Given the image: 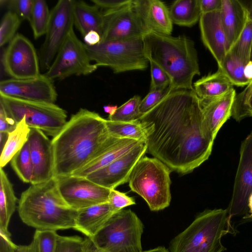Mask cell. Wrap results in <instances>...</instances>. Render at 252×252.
Returning <instances> with one entry per match:
<instances>
[{"instance_id":"obj_1","label":"cell","mask_w":252,"mask_h":252,"mask_svg":"<svg viewBox=\"0 0 252 252\" xmlns=\"http://www.w3.org/2000/svg\"><path fill=\"white\" fill-rule=\"evenodd\" d=\"M139 120L146 135L147 152L171 171L190 173L212 153L214 142L206 135L193 90L170 92Z\"/></svg>"},{"instance_id":"obj_2","label":"cell","mask_w":252,"mask_h":252,"mask_svg":"<svg viewBox=\"0 0 252 252\" xmlns=\"http://www.w3.org/2000/svg\"><path fill=\"white\" fill-rule=\"evenodd\" d=\"M121 139L109 133L106 119L81 108L51 140L54 177L72 175Z\"/></svg>"},{"instance_id":"obj_3","label":"cell","mask_w":252,"mask_h":252,"mask_svg":"<svg viewBox=\"0 0 252 252\" xmlns=\"http://www.w3.org/2000/svg\"><path fill=\"white\" fill-rule=\"evenodd\" d=\"M142 40L146 57L169 76L171 91L193 90V79L200 72L197 51L191 39L185 35L173 37L149 32L143 36Z\"/></svg>"},{"instance_id":"obj_4","label":"cell","mask_w":252,"mask_h":252,"mask_svg":"<svg viewBox=\"0 0 252 252\" xmlns=\"http://www.w3.org/2000/svg\"><path fill=\"white\" fill-rule=\"evenodd\" d=\"M20 218L27 225L38 230L57 231L73 229L77 211L62 197L54 177L32 185L24 191L18 202Z\"/></svg>"},{"instance_id":"obj_5","label":"cell","mask_w":252,"mask_h":252,"mask_svg":"<svg viewBox=\"0 0 252 252\" xmlns=\"http://www.w3.org/2000/svg\"><path fill=\"white\" fill-rule=\"evenodd\" d=\"M227 209L206 210L171 241L170 252H223L222 237L235 234Z\"/></svg>"},{"instance_id":"obj_6","label":"cell","mask_w":252,"mask_h":252,"mask_svg":"<svg viewBox=\"0 0 252 252\" xmlns=\"http://www.w3.org/2000/svg\"><path fill=\"white\" fill-rule=\"evenodd\" d=\"M171 171L159 159L143 156L129 175V187L146 202L150 210L164 209L169 206L171 200Z\"/></svg>"},{"instance_id":"obj_7","label":"cell","mask_w":252,"mask_h":252,"mask_svg":"<svg viewBox=\"0 0 252 252\" xmlns=\"http://www.w3.org/2000/svg\"><path fill=\"white\" fill-rule=\"evenodd\" d=\"M144 225L130 209L114 213L101 229L91 238L107 252H141Z\"/></svg>"},{"instance_id":"obj_8","label":"cell","mask_w":252,"mask_h":252,"mask_svg":"<svg viewBox=\"0 0 252 252\" xmlns=\"http://www.w3.org/2000/svg\"><path fill=\"white\" fill-rule=\"evenodd\" d=\"M85 46L91 61L97 67H108L115 73L144 70L148 66L142 38L101 41L94 46Z\"/></svg>"},{"instance_id":"obj_9","label":"cell","mask_w":252,"mask_h":252,"mask_svg":"<svg viewBox=\"0 0 252 252\" xmlns=\"http://www.w3.org/2000/svg\"><path fill=\"white\" fill-rule=\"evenodd\" d=\"M0 104L18 124L25 117L30 128L55 137L67 123L66 111L55 103L26 100L0 94Z\"/></svg>"},{"instance_id":"obj_10","label":"cell","mask_w":252,"mask_h":252,"mask_svg":"<svg viewBox=\"0 0 252 252\" xmlns=\"http://www.w3.org/2000/svg\"><path fill=\"white\" fill-rule=\"evenodd\" d=\"M91 62L85 43L78 38L73 29L45 75L52 80L74 75H87L98 67Z\"/></svg>"},{"instance_id":"obj_11","label":"cell","mask_w":252,"mask_h":252,"mask_svg":"<svg viewBox=\"0 0 252 252\" xmlns=\"http://www.w3.org/2000/svg\"><path fill=\"white\" fill-rule=\"evenodd\" d=\"M74 0H60L51 11L45 40L39 54L40 66L48 70L70 32L73 29Z\"/></svg>"},{"instance_id":"obj_12","label":"cell","mask_w":252,"mask_h":252,"mask_svg":"<svg viewBox=\"0 0 252 252\" xmlns=\"http://www.w3.org/2000/svg\"><path fill=\"white\" fill-rule=\"evenodd\" d=\"M2 62L5 71L11 78L25 79L40 75L39 60L34 47L21 34L17 33L9 43Z\"/></svg>"},{"instance_id":"obj_13","label":"cell","mask_w":252,"mask_h":252,"mask_svg":"<svg viewBox=\"0 0 252 252\" xmlns=\"http://www.w3.org/2000/svg\"><path fill=\"white\" fill-rule=\"evenodd\" d=\"M56 178L62 197L74 210L78 211L108 201L111 189L86 177L69 175Z\"/></svg>"},{"instance_id":"obj_14","label":"cell","mask_w":252,"mask_h":252,"mask_svg":"<svg viewBox=\"0 0 252 252\" xmlns=\"http://www.w3.org/2000/svg\"><path fill=\"white\" fill-rule=\"evenodd\" d=\"M252 193V130L241 143L240 159L235 178L231 199L227 210L231 219L248 216V200Z\"/></svg>"},{"instance_id":"obj_15","label":"cell","mask_w":252,"mask_h":252,"mask_svg":"<svg viewBox=\"0 0 252 252\" xmlns=\"http://www.w3.org/2000/svg\"><path fill=\"white\" fill-rule=\"evenodd\" d=\"M104 26L101 41L142 38L147 32L132 1L118 9L103 11Z\"/></svg>"},{"instance_id":"obj_16","label":"cell","mask_w":252,"mask_h":252,"mask_svg":"<svg viewBox=\"0 0 252 252\" xmlns=\"http://www.w3.org/2000/svg\"><path fill=\"white\" fill-rule=\"evenodd\" d=\"M0 94L49 103H54L58 96L53 80L45 74L33 78L2 80L0 82Z\"/></svg>"},{"instance_id":"obj_17","label":"cell","mask_w":252,"mask_h":252,"mask_svg":"<svg viewBox=\"0 0 252 252\" xmlns=\"http://www.w3.org/2000/svg\"><path fill=\"white\" fill-rule=\"evenodd\" d=\"M147 149L146 141H142L126 154L86 177L102 187L110 189H115L118 186L128 182L133 167L144 156Z\"/></svg>"},{"instance_id":"obj_18","label":"cell","mask_w":252,"mask_h":252,"mask_svg":"<svg viewBox=\"0 0 252 252\" xmlns=\"http://www.w3.org/2000/svg\"><path fill=\"white\" fill-rule=\"evenodd\" d=\"M28 140L33 166L32 185L46 182L54 177V157L52 141L40 129L30 128Z\"/></svg>"},{"instance_id":"obj_19","label":"cell","mask_w":252,"mask_h":252,"mask_svg":"<svg viewBox=\"0 0 252 252\" xmlns=\"http://www.w3.org/2000/svg\"><path fill=\"white\" fill-rule=\"evenodd\" d=\"M236 95L234 89L220 97L199 99L203 126L207 138L213 142L222 126L231 117Z\"/></svg>"},{"instance_id":"obj_20","label":"cell","mask_w":252,"mask_h":252,"mask_svg":"<svg viewBox=\"0 0 252 252\" xmlns=\"http://www.w3.org/2000/svg\"><path fill=\"white\" fill-rule=\"evenodd\" d=\"M199 22L202 41L219 65L228 52L220 11L202 14Z\"/></svg>"},{"instance_id":"obj_21","label":"cell","mask_w":252,"mask_h":252,"mask_svg":"<svg viewBox=\"0 0 252 252\" xmlns=\"http://www.w3.org/2000/svg\"><path fill=\"white\" fill-rule=\"evenodd\" d=\"M133 6L147 32L171 35L173 23L168 8L158 0H134Z\"/></svg>"},{"instance_id":"obj_22","label":"cell","mask_w":252,"mask_h":252,"mask_svg":"<svg viewBox=\"0 0 252 252\" xmlns=\"http://www.w3.org/2000/svg\"><path fill=\"white\" fill-rule=\"evenodd\" d=\"M221 2V18L228 52L241 34L249 20L246 9L241 0H222Z\"/></svg>"},{"instance_id":"obj_23","label":"cell","mask_w":252,"mask_h":252,"mask_svg":"<svg viewBox=\"0 0 252 252\" xmlns=\"http://www.w3.org/2000/svg\"><path fill=\"white\" fill-rule=\"evenodd\" d=\"M114 213L108 202L78 210L74 229L92 238Z\"/></svg>"},{"instance_id":"obj_24","label":"cell","mask_w":252,"mask_h":252,"mask_svg":"<svg viewBox=\"0 0 252 252\" xmlns=\"http://www.w3.org/2000/svg\"><path fill=\"white\" fill-rule=\"evenodd\" d=\"M74 25L84 37L92 31L102 37L104 26L103 11L97 6L91 5L83 1L74 0L73 7Z\"/></svg>"},{"instance_id":"obj_25","label":"cell","mask_w":252,"mask_h":252,"mask_svg":"<svg viewBox=\"0 0 252 252\" xmlns=\"http://www.w3.org/2000/svg\"><path fill=\"white\" fill-rule=\"evenodd\" d=\"M141 142L129 139H121L108 150L90 160L71 175L86 177L90 173L107 165L126 154Z\"/></svg>"},{"instance_id":"obj_26","label":"cell","mask_w":252,"mask_h":252,"mask_svg":"<svg viewBox=\"0 0 252 252\" xmlns=\"http://www.w3.org/2000/svg\"><path fill=\"white\" fill-rule=\"evenodd\" d=\"M233 85L220 69L212 74L202 77L193 83V88L200 99H210L220 97L232 89Z\"/></svg>"},{"instance_id":"obj_27","label":"cell","mask_w":252,"mask_h":252,"mask_svg":"<svg viewBox=\"0 0 252 252\" xmlns=\"http://www.w3.org/2000/svg\"><path fill=\"white\" fill-rule=\"evenodd\" d=\"M17 198L13 186L2 168L0 169V232L11 236L10 219L15 211Z\"/></svg>"},{"instance_id":"obj_28","label":"cell","mask_w":252,"mask_h":252,"mask_svg":"<svg viewBox=\"0 0 252 252\" xmlns=\"http://www.w3.org/2000/svg\"><path fill=\"white\" fill-rule=\"evenodd\" d=\"M173 24L191 27L199 21L202 13L199 0H177L168 8Z\"/></svg>"},{"instance_id":"obj_29","label":"cell","mask_w":252,"mask_h":252,"mask_svg":"<svg viewBox=\"0 0 252 252\" xmlns=\"http://www.w3.org/2000/svg\"><path fill=\"white\" fill-rule=\"evenodd\" d=\"M31 128L24 117L19 122L16 128L8 133L7 141L1 151L0 167L3 168L11 160L15 155L28 141Z\"/></svg>"},{"instance_id":"obj_30","label":"cell","mask_w":252,"mask_h":252,"mask_svg":"<svg viewBox=\"0 0 252 252\" xmlns=\"http://www.w3.org/2000/svg\"><path fill=\"white\" fill-rule=\"evenodd\" d=\"M109 133L121 139L146 141V135L139 120L130 122H114L106 120Z\"/></svg>"},{"instance_id":"obj_31","label":"cell","mask_w":252,"mask_h":252,"mask_svg":"<svg viewBox=\"0 0 252 252\" xmlns=\"http://www.w3.org/2000/svg\"><path fill=\"white\" fill-rule=\"evenodd\" d=\"M245 64L232 52L228 51L218 68L228 77L232 85L243 87L250 81L244 75Z\"/></svg>"},{"instance_id":"obj_32","label":"cell","mask_w":252,"mask_h":252,"mask_svg":"<svg viewBox=\"0 0 252 252\" xmlns=\"http://www.w3.org/2000/svg\"><path fill=\"white\" fill-rule=\"evenodd\" d=\"M51 11L46 1L33 0L30 23L35 39L45 34L48 27Z\"/></svg>"},{"instance_id":"obj_33","label":"cell","mask_w":252,"mask_h":252,"mask_svg":"<svg viewBox=\"0 0 252 252\" xmlns=\"http://www.w3.org/2000/svg\"><path fill=\"white\" fill-rule=\"evenodd\" d=\"M11 165L22 181L26 183H31L33 166L28 141L13 157L11 160Z\"/></svg>"},{"instance_id":"obj_34","label":"cell","mask_w":252,"mask_h":252,"mask_svg":"<svg viewBox=\"0 0 252 252\" xmlns=\"http://www.w3.org/2000/svg\"><path fill=\"white\" fill-rule=\"evenodd\" d=\"M141 97L135 95L121 106L118 107L115 113L109 116V120L114 122H130L139 120L142 115L139 107Z\"/></svg>"},{"instance_id":"obj_35","label":"cell","mask_w":252,"mask_h":252,"mask_svg":"<svg viewBox=\"0 0 252 252\" xmlns=\"http://www.w3.org/2000/svg\"><path fill=\"white\" fill-rule=\"evenodd\" d=\"M252 50V21H248L241 34L228 51L246 64L251 61Z\"/></svg>"},{"instance_id":"obj_36","label":"cell","mask_w":252,"mask_h":252,"mask_svg":"<svg viewBox=\"0 0 252 252\" xmlns=\"http://www.w3.org/2000/svg\"><path fill=\"white\" fill-rule=\"evenodd\" d=\"M22 20L12 11H7L3 16L0 25V46L10 42L14 37Z\"/></svg>"},{"instance_id":"obj_37","label":"cell","mask_w":252,"mask_h":252,"mask_svg":"<svg viewBox=\"0 0 252 252\" xmlns=\"http://www.w3.org/2000/svg\"><path fill=\"white\" fill-rule=\"evenodd\" d=\"M58 234L54 231L36 230L33 240L36 252H55Z\"/></svg>"},{"instance_id":"obj_38","label":"cell","mask_w":252,"mask_h":252,"mask_svg":"<svg viewBox=\"0 0 252 252\" xmlns=\"http://www.w3.org/2000/svg\"><path fill=\"white\" fill-rule=\"evenodd\" d=\"M252 96V81L238 94H236L233 105L231 117L240 121L245 118V114L248 103Z\"/></svg>"},{"instance_id":"obj_39","label":"cell","mask_w":252,"mask_h":252,"mask_svg":"<svg viewBox=\"0 0 252 252\" xmlns=\"http://www.w3.org/2000/svg\"><path fill=\"white\" fill-rule=\"evenodd\" d=\"M55 252H84V239L58 234Z\"/></svg>"},{"instance_id":"obj_40","label":"cell","mask_w":252,"mask_h":252,"mask_svg":"<svg viewBox=\"0 0 252 252\" xmlns=\"http://www.w3.org/2000/svg\"><path fill=\"white\" fill-rule=\"evenodd\" d=\"M33 0H0L2 4H6L9 9L16 14L21 20L30 21L33 7Z\"/></svg>"},{"instance_id":"obj_41","label":"cell","mask_w":252,"mask_h":252,"mask_svg":"<svg viewBox=\"0 0 252 252\" xmlns=\"http://www.w3.org/2000/svg\"><path fill=\"white\" fill-rule=\"evenodd\" d=\"M170 92L171 90L169 86L164 89L150 90L141 101L139 110L141 114L143 115L151 110Z\"/></svg>"},{"instance_id":"obj_42","label":"cell","mask_w":252,"mask_h":252,"mask_svg":"<svg viewBox=\"0 0 252 252\" xmlns=\"http://www.w3.org/2000/svg\"><path fill=\"white\" fill-rule=\"evenodd\" d=\"M151 82L150 90L166 88L169 86L170 79L166 73L152 61H149Z\"/></svg>"},{"instance_id":"obj_43","label":"cell","mask_w":252,"mask_h":252,"mask_svg":"<svg viewBox=\"0 0 252 252\" xmlns=\"http://www.w3.org/2000/svg\"><path fill=\"white\" fill-rule=\"evenodd\" d=\"M108 203L114 213L136 203L133 198L115 189H111Z\"/></svg>"},{"instance_id":"obj_44","label":"cell","mask_w":252,"mask_h":252,"mask_svg":"<svg viewBox=\"0 0 252 252\" xmlns=\"http://www.w3.org/2000/svg\"><path fill=\"white\" fill-rule=\"evenodd\" d=\"M94 4L103 11L113 10L130 4L132 0H91Z\"/></svg>"},{"instance_id":"obj_45","label":"cell","mask_w":252,"mask_h":252,"mask_svg":"<svg viewBox=\"0 0 252 252\" xmlns=\"http://www.w3.org/2000/svg\"><path fill=\"white\" fill-rule=\"evenodd\" d=\"M17 124L0 104V132L9 133L16 128Z\"/></svg>"},{"instance_id":"obj_46","label":"cell","mask_w":252,"mask_h":252,"mask_svg":"<svg viewBox=\"0 0 252 252\" xmlns=\"http://www.w3.org/2000/svg\"><path fill=\"white\" fill-rule=\"evenodd\" d=\"M222 0H199L200 10L202 14L220 11Z\"/></svg>"},{"instance_id":"obj_47","label":"cell","mask_w":252,"mask_h":252,"mask_svg":"<svg viewBox=\"0 0 252 252\" xmlns=\"http://www.w3.org/2000/svg\"><path fill=\"white\" fill-rule=\"evenodd\" d=\"M17 246L12 241L11 236L0 232V252H15Z\"/></svg>"},{"instance_id":"obj_48","label":"cell","mask_w":252,"mask_h":252,"mask_svg":"<svg viewBox=\"0 0 252 252\" xmlns=\"http://www.w3.org/2000/svg\"><path fill=\"white\" fill-rule=\"evenodd\" d=\"M101 39L99 34L94 31H90L84 36L85 44L89 46H94L98 44Z\"/></svg>"},{"instance_id":"obj_49","label":"cell","mask_w":252,"mask_h":252,"mask_svg":"<svg viewBox=\"0 0 252 252\" xmlns=\"http://www.w3.org/2000/svg\"><path fill=\"white\" fill-rule=\"evenodd\" d=\"M84 252H107L98 248L93 240L86 237L84 238Z\"/></svg>"},{"instance_id":"obj_50","label":"cell","mask_w":252,"mask_h":252,"mask_svg":"<svg viewBox=\"0 0 252 252\" xmlns=\"http://www.w3.org/2000/svg\"><path fill=\"white\" fill-rule=\"evenodd\" d=\"M15 252H36V245L32 240L29 245H18Z\"/></svg>"},{"instance_id":"obj_51","label":"cell","mask_w":252,"mask_h":252,"mask_svg":"<svg viewBox=\"0 0 252 252\" xmlns=\"http://www.w3.org/2000/svg\"><path fill=\"white\" fill-rule=\"evenodd\" d=\"M244 75L250 82L252 81V61H249L245 66Z\"/></svg>"},{"instance_id":"obj_52","label":"cell","mask_w":252,"mask_h":252,"mask_svg":"<svg viewBox=\"0 0 252 252\" xmlns=\"http://www.w3.org/2000/svg\"><path fill=\"white\" fill-rule=\"evenodd\" d=\"M241 1L246 9L249 21H252V0Z\"/></svg>"},{"instance_id":"obj_53","label":"cell","mask_w":252,"mask_h":252,"mask_svg":"<svg viewBox=\"0 0 252 252\" xmlns=\"http://www.w3.org/2000/svg\"><path fill=\"white\" fill-rule=\"evenodd\" d=\"M117 109L118 107L117 105H105L103 107L104 111L105 112L108 113L109 116L113 115Z\"/></svg>"},{"instance_id":"obj_54","label":"cell","mask_w":252,"mask_h":252,"mask_svg":"<svg viewBox=\"0 0 252 252\" xmlns=\"http://www.w3.org/2000/svg\"><path fill=\"white\" fill-rule=\"evenodd\" d=\"M8 137V133L0 132V144L1 151L3 148Z\"/></svg>"},{"instance_id":"obj_55","label":"cell","mask_w":252,"mask_h":252,"mask_svg":"<svg viewBox=\"0 0 252 252\" xmlns=\"http://www.w3.org/2000/svg\"><path fill=\"white\" fill-rule=\"evenodd\" d=\"M245 118L252 117V96L248 103L245 114Z\"/></svg>"},{"instance_id":"obj_56","label":"cell","mask_w":252,"mask_h":252,"mask_svg":"<svg viewBox=\"0 0 252 252\" xmlns=\"http://www.w3.org/2000/svg\"><path fill=\"white\" fill-rule=\"evenodd\" d=\"M248 206L250 214L247 217L246 219L252 218V193L249 196L248 200Z\"/></svg>"},{"instance_id":"obj_57","label":"cell","mask_w":252,"mask_h":252,"mask_svg":"<svg viewBox=\"0 0 252 252\" xmlns=\"http://www.w3.org/2000/svg\"><path fill=\"white\" fill-rule=\"evenodd\" d=\"M141 252H169L167 249H166L164 247H158L156 248L145 251H142Z\"/></svg>"},{"instance_id":"obj_58","label":"cell","mask_w":252,"mask_h":252,"mask_svg":"<svg viewBox=\"0 0 252 252\" xmlns=\"http://www.w3.org/2000/svg\"><path fill=\"white\" fill-rule=\"evenodd\" d=\"M251 61H252V54H251Z\"/></svg>"}]
</instances>
